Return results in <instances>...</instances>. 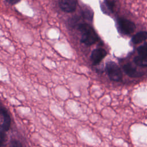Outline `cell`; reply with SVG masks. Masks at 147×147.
<instances>
[{
    "instance_id": "5b68a950",
    "label": "cell",
    "mask_w": 147,
    "mask_h": 147,
    "mask_svg": "<svg viewBox=\"0 0 147 147\" xmlns=\"http://www.w3.org/2000/svg\"><path fill=\"white\" fill-rule=\"evenodd\" d=\"M59 4L62 10L71 13L75 10L77 2L76 0H59Z\"/></svg>"
},
{
    "instance_id": "5bb4252c",
    "label": "cell",
    "mask_w": 147,
    "mask_h": 147,
    "mask_svg": "<svg viewBox=\"0 0 147 147\" xmlns=\"http://www.w3.org/2000/svg\"><path fill=\"white\" fill-rule=\"evenodd\" d=\"M6 1L7 3H9L10 5H15L21 0H6Z\"/></svg>"
},
{
    "instance_id": "8992f818",
    "label": "cell",
    "mask_w": 147,
    "mask_h": 147,
    "mask_svg": "<svg viewBox=\"0 0 147 147\" xmlns=\"http://www.w3.org/2000/svg\"><path fill=\"white\" fill-rule=\"evenodd\" d=\"M123 69L125 73L130 77L138 78L141 76L143 74L138 72L136 68L130 63H127L123 65Z\"/></svg>"
},
{
    "instance_id": "6da1fadb",
    "label": "cell",
    "mask_w": 147,
    "mask_h": 147,
    "mask_svg": "<svg viewBox=\"0 0 147 147\" xmlns=\"http://www.w3.org/2000/svg\"><path fill=\"white\" fill-rule=\"evenodd\" d=\"M82 37L80 41L87 46L95 44L98 40V37L94 29L87 24H80L78 25Z\"/></svg>"
},
{
    "instance_id": "7a4b0ae2",
    "label": "cell",
    "mask_w": 147,
    "mask_h": 147,
    "mask_svg": "<svg viewBox=\"0 0 147 147\" xmlns=\"http://www.w3.org/2000/svg\"><path fill=\"white\" fill-rule=\"evenodd\" d=\"M106 69L109 78L114 82H119L122 79V74L118 64L113 61L107 62Z\"/></svg>"
},
{
    "instance_id": "9a60e30c",
    "label": "cell",
    "mask_w": 147,
    "mask_h": 147,
    "mask_svg": "<svg viewBox=\"0 0 147 147\" xmlns=\"http://www.w3.org/2000/svg\"><path fill=\"white\" fill-rule=\"evenodd\" d=\"M2 108H3V107H0V118H1V116H2Z\"/></svg>"
},
{
    "instance_id": "30bf717a",
    "label": "cell",
    "mask_w": 147,
    "mask_h": 147,
    "mask_svg": "<svg viewBox=\"0 0 147 147\" xmlns=\"http://www.w3.org/2000/svg\"><path fill=\"white\" fill-rule=\"evenodd\" d=\"M6 139V131L0 129V146H3L5 145Z\"/></svg>"
},
{
    "instance_id": "277c9868",
    "label": "cell",
    "mask_w": 147,
    "mask_h": 147,
    "mask_svg": "<svg viewBox=\"0 0 147 147\" xmlns=\"http://www.w3.org/2000/svg\"><path fill=\"white\" fill-rule=\"evenodd\" d=\"M107 55V52L103 48H97L92 51L91 55V60L94 65L99 64Z\"/></svg>"
},
{
    "instance_id": "ba28073f",
    "label": "cell",
    "mask_w": 147,
    "mask_h": 147,
    "mask_svg": "<svg viewBox=\"0 0 147 147\" xmlns=\"http://www.w3.org/2000/svg\"><path fill=\"white\" fill-rule=\"evenodd\" d=\"M134 62L138 65L146 67L147 66V60L146 57H144L142 56L138 55L134 57Z\"/></svg>"
},
{
    "instance_id": "7c38bea8",
    "label": "cell",
    "mask_w": 147,
    "mask_h": 147,
    "mask_svg": "<svg viewBox=\"0 0 147 147\" xmlns=\"http://www.w3.org/2000/svg\"><path fill=\"white\" fill-rule=\"evenodd\" d=\"M106 6L107 7H108V9L111 10V11H113V7H114V3L110 1H109V0H106Z\"/></svg>"
},
{
    "instance_id": "9c48e42d",
    "label": "cell",
    "mask_w": 147,
    "mask_h": 147,
    "mask_svg": "<svg viewBox=\"0 0 147 147\" xmlns=\"http://www.w3.org/2000/svg\"><path fill=\"white\" fill-rule=\"evenodd\" d=\"M137 52H138L139 55L142 56L144 57H146V56H147V45H146V43L145 42L144 44V45L140 46L137 48Z\"/></svg>"
},
{
    "instance_id": "52a82bcc",
    "label": "cell",
    "mask_w": 147,
    "mask_h": 147,
    "mask_svg": "<svg viewBox=\"0 0 147 147\" xmlns=\"http://www.w3.org/2000/svg\"><path fill=\"white\" fill-rule=\"evenodd\" d=\"M147 32L145 31H142L136 34L131 38V41L133 44H140L146 39Z\"/></svg>"
},
{
    "instance_id": "4fadbf2b",
    "label": "cell",
    "mask_w": 147,
    "mask_h": 147,
    "mask_svg": "<svg viewBox=\"0 0 147 147\" xmlns=\"http://www.w3.org/2000/svg\"><path fill=\"white\" fill-rule=\"evenodd\" d=\"M11 146H21L22 144L18 141L14 140L11 141Z\"/></svg>"
},
{
    "instance_id": "3957f363",
    "label": "cell",
    "mask_w": 147,
    "mask_h": 147,
    "mask_svg": "<svg viewBox=\"0 0 147 147\" xmlns=\"http://www.w3.org/2000/svg\"><path fill=\"white\" fill-rule=\"evenodd\" d=\"M117 25L119 30L124 34H130L136 29L134 23L125 18L118 19Z\"/></svg>"
},
{
    "instance_id": "8fae6325",
    "label": "cell",
    "mask_w": 147,
    "mask_h": 147,
    "mask_svg": "<svg viewBox=\"0 0 147 147\" xmlns=\"http://www.w3.org/2000/svg\"><path fill=\"white\" fill-rule=\"evenodd\" d=\"M83 14V17L86 18V19H87L88 20H90L91 21L92 20V13L91 11L88 10H86L84 11H83L82 13Z\"/></svg>"
}]
</instances>
